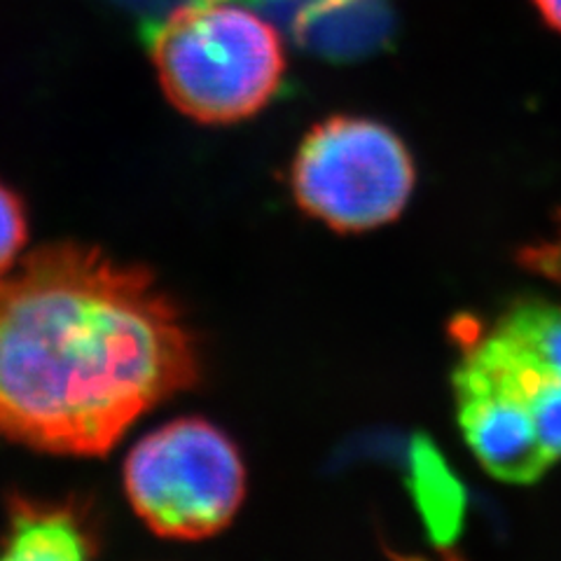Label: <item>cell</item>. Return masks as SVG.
<instances>
[{
	"label": "cell",
	"mask_w": 561,
	"mask_h": 561,
	"mask_svg": "<svg viewBox=\"0 0 561 561\" xmlns=\"http://www.w3.org/2000/svg\"><path fill=\"white\" fill-rule=\"evenodd\" d=\"M519 265L561 286V225L550 239L522 249Z\"/></svg>",
	"instance_id": "8"
},
{
	"label": "cell",
	"mask_w": 561,
	"mask_h": 561,
	"mask_svg": "<svg viewBox=\"0 0 561 561\" xmlns=\"http://www.w3.org/2000/svg\"><path fill=\"white\" fill-rule=\"evenodd\" d=\"M416 183L402 138L377 119L335 115L297 148L290 187L305 214L337 232H367L405 210Z\"/></svg>",
	"instance_id": "5"
},
{
	"label": "cell",
	"mask_w": 561,
	"mask_h": 561,
	"mask_svg": "<svg viewBox=\"0 0 561 561\" xmlns=\"http://www.w3.org/2000/svg\"><path fill=\"white\" fill-rule=\"evenodd\" d=\"M28 239V222L22 199L0 183V276L12 267Z\"/></svg>",
	"instance_id": "7"
},
{
	"label": "cell",
	"mask_w": 561,
	"mask_h": 561,
	"mask_svg": "<svg viewBox=\"0 0 561 561\" xmlns=\"http://www.w3.org/2000/svg\"><path fill=\"white\" fill-rule=\"evenodd\" d=\"M125 491L157 536L202 540L239 513L245 468L237 445L210 421L175 419L129 451Z\"/></svg>",
	"instance_id": "4"
},
{
	"label": "cell",
	"mask_w": 561,
	"mask_h": 561,
	"mask_svg": "<svg viewBox=\"0 0 561 561\" xmlns=\"http://www.w3.org/2000/svg\"><path fill=\"white\" fill-rule=\"evenodd\" d=\"M199 375L195 337L144 267L57 243L0 276V437L10 443L103 456Z\"/></svg>",
	"instance_id": "1"
},
{
	"label": "cell",
	"mask_w": 561,
	"mask_h": 561,
	"mask_svg": "<svg viewBox=\"0 0 561 561\" xmlns=\"http://www.w3.org/2000/svg\"><path fill=\"white\" fill-rule=\"evenodd\" d=\"M148 47L167 99L204 125H232L278 94L286 55L262 16L220 3L173 10L148 28Z\"/></svg>",
	"instance_id": "3"
},
{
	"label": "cell",
	"mask_w": 561,
	"mask_h": 561,
	"mask_svg": "<svg viewBox=\"0 0 561 561\" xmlns=\"http://www.w3.org/2000/svg\"><path fill=\"white\" fill-rule=\"evenodd\" d=\"M534 5L538 8L546 24L561 33V0H534Z\"/></svg>",
	"instance_id": "9"
},
{
	"label": "cell",
	"mask_w": 561,
	"mask_h": 561,
	"mask_svg": "<svg viewBox=\"0 0 561 561\" xmlns=\"http://www.w3.org/2000/svg\"><path fill=\"white\" fill-rule=\"evenodd\" d=\"M206 3H218V0H206Z\"/></svg>",
	"instance_id": "10"
},
{
	"label": "cell",
	"mask_w": 561,
	"mask_h": 561,
	"mask_svg": "<svg viewBox=\"0 0 561 561\" xmlns=\"http://www.w3.org/2000/svg\"><path fill=\"white\" fill-rule=\"evenodd\" d=\"M99 542L94 522L80 505L16 496L10 503L0 559H92Z\"/></svg>",
	"instance_id": "6"
},
{
	"label": "cell",
	"mask_w": 561,
	"mask_h": 561,
	"mask_svg": "<svg viewBox=\"0 0 561 561\" xmlns=\"http://www.w3.org/2000/svg\"><path fill=\"white\" fill-rule=\"evenodd\" d=\"M454 393L466 443L489 476L538 482L561 461V307L519 297L489 330H466Z\"/></svg>",
	"instance_id": "2"
}]
</instances>
